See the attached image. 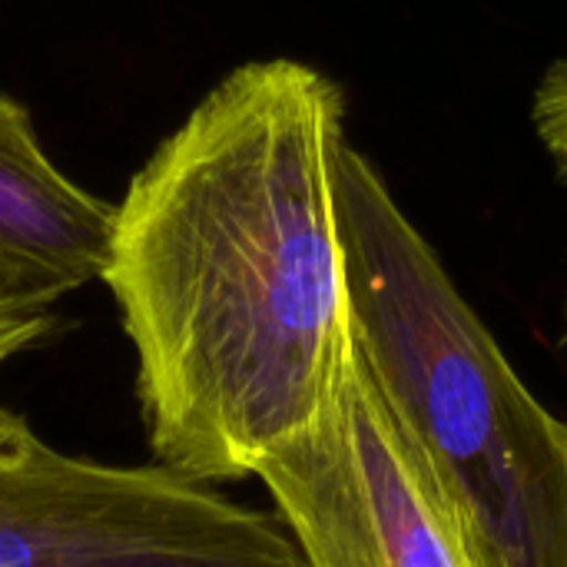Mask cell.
I'll return each instance as SVG.
<instances>
[{
    "instance_id": "cell-1",
    "label": "cell",
    "mask_w": 567,
    "mask_h": 567,
    "mask_svg": "<svg viewBox=\"0 0 567 567\" xmlns=\"http://www.w3.org/2000/svg\"><path fill=\"white\" fill-rule=\"evenodd\" d=\"M346 96L299 60L223 76L113 203L103 282L153 465L226 485L329 405L349 355L336 216Z\"/></svg>"
},
{
    "instance_id": "cell-2",
    "label": "cell",
    "mask_w": 567,
    "mask_h": 567,
    "mask_svg": "<svg viewBox=\"0 0 567 567\" xmlns=\"http://www.w3.org/2000/svg\"><path fill=\"white\" fill-rule=\"evenodd\" d=\"M352 352L488 567H567V422L522 382L349 136L332 166Z\"/></svg>"
},
{
    "instance_id": "cell-3",
    "label": "cell",
    "mask_w": 567,
    "mask_h": 567,
    "mask_svg": "<svg viewBox=\"0 0 567 567\" xmlns=\"http://www.w3.org/2000/svg\"><path fill=\"white\" fill-rule=\"evenodd\" d=\"M0 567H306L276 512L47 442L0 399Z\"/></svg>"
},
{
    "instance_id": "cell-4",
    "label": "cell",
    "mask_w": 567,
    "mask_h": 567,
    "mask_svg": "<svg viewBox=\"0 0 567 567\" xmlns=\"http://www.w3.org/2000/svg\"><path fill=\"white\" fill-rule=\"evenodd\" d=\"M252 478L306 567H488L355 352L322 415Z\"/></svg>"
},
{
    "instance_id": "cell-5",
    "label": "cell",
    "mask_w": 567,
    "mask_h": 567,
    "mask_svg": "<svg viewBox=\"0 0 567 567\" xmlns=\"http://www.w3.org/2000/svg\"><path fill=\"white\" fill-rule=\"evenodd\" d=\"M110 229L113 203L63 176L0 90V292L56 306L103 276Z\"/></svg>"
},
{
    "instance_id": "cell-6",
    "label": "cell",
    "mask_w": 567,
    "mask_h": 567,
    "mask_svg": "<svg viewBox=\"0 0 567 567\" xmlns=\"http://www.w3.org/2000/svg\"><path fill=\"white\" fill-rule=\"evenodd\" d=\"M532 130L551 159L558 179L567 183V56L545 66L532 93Z\"/></svg>"
},
{
    "instance_id": "cell-7",
    "label": "cell",
    "mask_w": 567,
    "mask_h": 567,
    "mask_svg": "<svg viewBox=\"0 0 567 567\" xmlns=\"http://www.w3.org/2000/svg\"><path fill=\"white\" fill-rule=\"evenodd\" d=\"M56 329L53 302L0 292V365L33 352Z\"/></svg>"
}]
</instances>
